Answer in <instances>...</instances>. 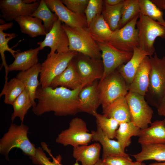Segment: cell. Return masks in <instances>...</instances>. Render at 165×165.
Here are the masks:
<instances>
[{
	"mask_svg": "<svg viewBox=\"0 0 165 165\" xmlns=\"http://www.w3.org/2000/svg\"><path fill=\"white\" fill-rule=\"evenodd\" d=\"M29 127L21 123L20 125L14 123L10 124L8 131L0 140V153L8 159V154L14 148L21 149L24 154L30 159L35 155L37 148L29 140L27 133Z\"/></svg>",
	"mask_w": 165,
	"mask_h": 165,
	"instance_id": "cell-2",
	"label": "cell"
},
{
	"mask_svg": "<svg viewBox=\"0 0 165 165\" xmlns=\"http://www.w3.org/2000/svg\"><path fill=\"white\" fill-rule=\"evenodd\" d=\"M131 165H146L145 163L143 162L136 161L133 162Z\"/></svg>",
	"mask_w": 165,
	"mask_h": 165,
	"instance_id": "cell-46",
	"label": "cell"
},
{
	"mask_svg": "<svg viewBox=\"0 0 165 165\" xmlns=\"http://www.w3.org/2000/svg\"><path fill=\"white\" fill-rule=\"evenodd\" d=\"M14 21L19 25L23 33L34 38L47 33L42 21L40 19L30 16H22L17 17Z\"/></svg>",
	"mask_w": 165,
	"mask_h": 165,
	"instance_id": "cell-26",
	"label": "cell"
},
{
	"mask_svg": "<svg viewBox=\"0 0 165 165\" xmlns=\"http://www.w3.org/2000/svg\"><path fill=\"white\" fill-rule=\"evenodd\" d=\"M87 28L90 34L96 42H107L113 32L101 14L96 16L87 27Z\"/></svg>",
	"mask_w": 165,
	"mask_h": 165,
	"instance_id": "cell-28",
	"label": "cell"
},
{
	"mask_svg": "<svg viewBox=\"0 0 165 165\" xmlns=\"http://www.w3.org/2000/svg\"><path fill=\"white\" fill-rule=\"evenodd\" d=\"M129 85L117 69L100 80L98 87L102 108L110 104L129 91Z\"/></svg>",
	"mask_w": 165,
	"mask_h": 165,
	"instance_id": "cell-5",
	"label": "cell"
},
{
	"mask_svg": "<svg viewBox=\"0 0 165 165\" xmlns=\"http://www.w3.org/2000/svg\"><path fill=\"white\" fill-rule=\"evenodd\" d=\"M121 13V19L118 29L123 27L140 14L138 0H124Z\"/></svg>",
	"mask_w": 165,
	"mask_h": 165,
	"instance_id": "cell-36",
	"label": "cell"
},
{
	"mask_svg": "<svg viewBox=\"0 0 165 165\" xmlns=\"http://www.w3.org/2000/svg\"><path fill=\"white\" fill-rule=\"evenodd\" d=\"M141 150L132 156L136 161L149 160L165 162V143L141 145Z\"/></svg>",
	"mask_w": 165,
	"mask_h": 165,
	"instance_id": "cell-27",
	"label": "cell"
},
{
	"mask_svg": "<svg viewBox=\"0 0 165 165\" xmlns=\"http://www.w3.org/2000/svg\"><path fill=\"white\" fill-rule=\"evenodd\" d=\"M6 24L5 20L1 18L0 19V25H3Z\"/></svg>",
	"mask_w": 165,
	"mask_h": 165,
	"instance_id": "cell-49",
	"label": "cell"
},
{
	"mask_svg": "<svg viewBox=\"0 0 165 165\" xmlns=\"http://www.w3.org/2000/svg\"><path fill=\"white\" fill-rule=\"evenodd\" d=\"M51 11L58 16L62 23L72 28L87 27L85 14H76L68 9L61 0H44Z\"/></svg>",
	"mask_w": 165,
	"mask_h": 165,
	"instance_id": "cell-15",
	"label": "cell"
},
{
	"mask_svg": "<svg viewBox=\"0 0 165 165\" xmlns=\"http://www.w3.org/2000/svg\"><path fill=\"white\" fill-rule=\"evenodd\" d=\"M60 165H62L61 164ZM73 165H79L78 161H76L74 163Z\"/></svg>",
	"mask_w": 165,
	"mask_h": 165,
	"instance_id": "cell-50",
	"label": "cell"
},
{
	"mask_svg": "<svg viewBox=\"0 0 165 165\" xmlns=\"http://www.w3.org/2000/svg\"><path fill=\"white\" fill-rule=\"evenodd\" d=\"M101 159L104 165H131L133 162L128 154L112 155Z\"/></svg>",
	"mask_w": 165,
	"mask_h": 165,
	"instance_id": "cell-41",
	"label": "cell"
},
{
	"mask_svg": "<svg viewBox=\"0 0 165 165\" xmlns=\"http://www.w3.org/2000/svg\"><path fill=\"white\" fill-rule=\"evenodd\" d=\"M160 10H165V0H151Z\"/></svg>",
	"mask_w": 165,
	"mask_h": 165,
	"instance_id": "cell-43",
	"label": "cell"
},
{
	"mask_svg": "<svg viewBox=\"0 0 165 165\" xmlns=\"http://www.w3.org/2000/svg\"><path fill=\"white\" fill-rule=\"evenodd\" d=\"M153 55L149 56L151 68L146 95L149 102L156 107L165 91V56L160 58L156 53Z\"/></svg>",
	"mask_w": 165,
	"mask_h": 165,
	"instance_id": "cell-7",
	"label": "cell"
},
{
	"mask_svg": "<svg viewBox=\"0 0 165 165\" xmlns=\"http://www.w3.org/2000/svg\"><path fill=\"white\" fill-rule=\"evenodd\" d=\"M141 130V129L131 121L119 123L116 132L115 138L124 151L131 144V137H139Z\"/></svg>",
	"mask_w": 165,
	"mask_h": 165,
	"instance_id": "cell-29",
	"label": "cell"
},
{
	"mask_svg": "<svg viewBox=\"0 0 165 165\" xmlns=\"http://www.w3.org/2000/svg\"><path fill=\"white\" fill-rule=\"evenodd\" d=\"M83 87L102 78L104 67L101 59H95L78 53L72 59Z\"/></svg>",
	"mask_w": 165,
	"mask_h": 165,
	"instance_id": "cell-9",
	"label": "cell"
},
{
	"mask_svg": "<svg viewBox=\"0 0 165 165\" xmlns=\"http://www.w3.org/2000/svg\"><path fill=\"white\" fill-rule=\"evenodd\" d=\"M140 13L165 27L162 12L150 0H138Z\"/></svg>",
	"mask_w": 165,
	"mask_h": 165,
	"instance_id": "cell-38",
	"label": "cell"
},
{
	"mask_svg": "<svg viewBox=\"0 0 165 165\" xmlns=\"http://www.w3.org/2000/svg\"><path fill=\"white\" fill-rule=\"evenodd\" d=\"M89 132L84 121L75 117L71 120L68 128L58 135L56 141L64 146L70 145L75 147L88 145L92 139V134Z\"/></svg>",
	"mask_w": 165,
	"mask_h": 165,
	"instance_id": "cell-8",
	"label": "cell"
},
{
	"mask_svg": "<svg viewBox=\"0 0 165 165\" xmlns=\"http://www.w3.org/2000/svg\"><path fill=\"white\" fill-rule=\"evenodd\" d=\"M78 53L69 51L63 53H55L41 64L39 82L42 87H50L52 80L61 74Z\"/></svg>",
	"mask_w": 165,
	"mask_h": 165,
	"instance_id": "cell-6",
	"label": "cell"
},
{
	"mask_svg": "<svg viewBox=\"0 0 165 165\" xmlns=\"http://www.w3.org/2000/svg\"><path fill=\"white\" fill-rule=\"evenodd\" d=\"M151 68L148 56L143 60L138 69L131 83L129 86V91L145 96L147 92Z\"/></svg>",
	"mask_w": 165,
	"mask_h": 165,
	"instance_id": "cell-17",
	"label": "cell"
},
{
	"mask_svg": "<svg viewBox=\"0 0 165 165\" xmlns=\"http://www.w3.org/2000/svg\"><path fill=\"white\" fill-rule=\"evenodd\" d=\"M98 80L83 87L79 94L80 102V112L93 116L96 113L101 105L98 90Z\"/></svg>",
	"mask_w": 165,
	"mask_h": 165,
	"instance_id": "cell-16",
	"label": "cell"
},
{
	"mask_svg": "<svg viewBox=\"0 0 165 165\" xmlns=\"http://www.w3.org/2000/svg\"><path fill=\"white\" fill-rule=\"evenodd\" d=\"M41 67V64L38 63L26 71H20L16 77L23 83L28 91L33 104V108L37 104L35 101V93L38 87L40 86L38 76L40 72Z\"/></svg>",
	"mask_w": 165,
	"mask_h": 165,
	"instance_id": "cell-22",
	"label": "cell"
},
{
	"mask_svg": "<svg viewBox=\"0 0 165 165\" xmlns=\"http://www.w3.org/2000/svg\"><path fill=\"white\" fill-rule=\"evenodd\" d=\"M36 0H23L24 3L27 4H31L36 2Z\"/></svg>",
	"mask_w": 165,
	"mask_h": 165,
	"instance_id": "cell-45",
	"label": "cell"
},
{
	"mask_svg": "<svg viewBox=\"0 0 165 165\" xmlns=\"http://www.w3.org/2000/svg\"><path fill=\"white\" fill-rule=\"evenodd\" d=\"M94 116L96 118L97 124L99 126L104 134L110 139H113L115 138L116 132L119 123L116 119L108 117L104 114L97 112Z\"/></svg>",
	"mask_w": 165,
	"mask_h": 165,
	"instance_id": "cell-37",
	"label": "cell"
},
{
	"mask_svg": "<svg viewBox=\"0 0 165 165\" xmlns=\"http://www.w3.org/2000/svg\"><path fill=\"white\" fill-rule=\"evenodd\" d=\"M37 44L39 45L40 50L46 47H50V51L47 57L50 56L56 51L63 53L69 51L68 38L62 27V23L58 19L57 20L44 40L38 42Z\"/></svg>",
	"mask_w": 165,
	"mask_h": 165,
	"instance_id": "cell-13",
	"label": "cell"
},
{
	"mask_svg": "<svg viewBox=\"0 0 165 165\" xmlns=\"http://www.w3.org/2000/svg\"><path fill=\"white\" fill-rule=\"evenodd\" d=\"M101 145L98 142L73 147L72 156L82 165H95L100 159Z\"/></svg>",
	"mask_w": 165,
	"mask_h": 165,
	"instance_id": "cell-21",
	"label": "cell"
},
{
	"mask_svg": "<svg viewBox=\"0 0 165 165\" xmlns=\"http://www.w3.org/2000/svg\"><path fill=\"white\" fill-rule=\"evenodd\" d=\"M138 141L141 145L165 143V119L152 122L150 126L141 129Z\"/></svg>",
	"mask_w": 165,
	"mask_h": 165,
	"instance_id": "cell-18",
	"label": "cell"
},
{
	"mask_svg": "<svg viewBox=\"0 0 165 165\" xmlns=\"http://www.w3.org/2000/svg\"><path fill=\"white\" fill-rule=\"evenodd\" d=\"M139 14L122 28L113 31L107 42L121 51L133 53L134 49L139 48L138 31L136 28Z\"/></svg>",
	"mask_w": 165,
	"mask_h": 165,
	"instance_id": "cell-10",
	"label": "cell"
},
{
	"mask_svg": "<svg viewBox=\"0 0 165 165\" xmlns=\"http://www.w3.org/2000/svg\"><path fill=\"white\" fill-rule=\"evenodd\" d=\"M144 96L128 92L125 96L131 116V121L141 129L148 127L152 123L153 111L146 101Z\"/></svg>",
	"mask_w": 165,
	"mask_h": 165,
	"instance_id": "cell-11",
	"label": "cell"
},
{
	"mask_svg": "<svg viewBox=\"0 0 165 165\" xmlns=\"http://www.w3.org/2000/svg\"><path fill=\"white\" fill-rule=\"evenodd\" d=\"M4 31V29L0 27V54L2 61L0 70L3 66L4 67L5 71L4 85H6L8 82V76L9 72L8 70V65L6 63L5 52L6 51L9 52L14 57L15 54L20 51L19 50L15 51L9 46L8 43L9 41L16 37V34L14 33H5L3 32Z\"/></svg>",
	"mask_w": 165,
	"mask_h": 165,
	"instance_id": "cell-32",
	"label": "cell"
},
{
	"mask_svg": "<svg viewBox=\"0 0 165 165\" xmlns=\"http://www.w3.org/2000/svg\"><path fill=\"white\" fill-rule=\"evenodd\" d=\"M25 89L23 83L16 78H14L4 86L0 94V97L4 95V102L7 104L13 105L15 100Z\"/></svg>",
	"mask_w": 165,
	"mask_h": 165,
	"instance_id": "cell-31",
	"label": "cell"
},
{
	"mask_svg": "<svg viewBox=\"0 0 165 165\" xmlns=\"http://www.w3.org/2000/svg\"><path fill=\"white\" fill-rule=\"evenodd\" d=\"M68 36L69 50L81 53L95 59H101V53L96 42L87 27L72 28L62 23Z\"/></svg>",
	"mask_w": 165,
	"mask_h": 165,
	"instance_id": "cell-3",
	"label": "cell"
},
{
	"mask_svg": "<svg viewBox=\"0 0 165 165\" xmlns=\"http://www.w3.org/2000/svg\"><path fill=\"white\" fill-rule=\"evenodd\" d=\"M59 86L72 90L83 87L72 60L66 69L52 80L50 87L54 88Z\"/></svg>",
	"mask_w": 165,
	"mask_h": 165,
	"instance_id": "cell-19",
	"label": "cell"
},
{
	"mask_svg": "<svg viewBox=\"0 0 165 165\" xmlns=\"http://www.w3.org/2000/svg\"><path fill=\"white\" fill-rule=\"evenodd\" d=\"M102 113L119 123L131 121L129 106L125 96L117 98L107 106L102 108Z\"/></svg>",
	"mask_w": 165,
	"mask_h": 165,
	"instance_id": "cell-24",
	"label": "cell"
},
{
	"mask_svg": "<svg viewBox=\"0 0 165 165\" xmlns=\"http://www.w3.org/2000/svg\"><path fill=\"white\" fill-rule=\"evenodd\" d=\"M159 115L165 116V91L156 107Z\"/></svg>",
	"mask_w": 165,
	"mask_h": 165,
	"instance_id": "cell-42",
	"label": "cell"
},
{
	"mask_svg": "<svg viewBox=\"0 0 165 165\" xmlns=\"http://www.w3.org/2000/svg\"><path fill=\"white\" fill-rule=\"evenodd\" d=\"M38 18L43 22L47 33L52 28L54 23L58 19L57 16L52 12L44 0H41L38 7L31 16Z\"/></svg>",
	"mask_w": 165,
	"mask_h": 165,
	"instance_id": "cell-34",
	"label": "cell"
},
{
	"mask_svg": "<svg viewBox=\"0 0 165 165\" xmlns=\"http://www.w3.org/2000/svg\"><path fill=\"white\" fill-rule=\"evenodd\" d=\"M139 18L136 23L139 48L152 56L155 53L156 39H165V27L140 13Z\"/></svg>",
	"mask_w": 165,
	"mask_h": 165,
	"instance_id": "cell-4",
	"label": "cell"
},
{
	"mask_svg": "<svg viewBox=\"0 0 165 165\" xmlns=\"http://www.w3.org/2000/svg\"><path fill=\"white\" fill-rule=\"evenodd\" d=\"M61 1L73 12L82 15L84 14L89 0H61Z\"/></svg>",
	"mask_w": 165,
	"mask_h": 165,
	"instance_id": "cell-40",
	"label": "cell"
},
{
	"mask_svg": "<svg viewBox=\"0 0 165 165\" xmlns=\"http://www.w3.org/2000/svg\"><path fill=\"white\" fill-rule=\"evenodd\" d=\"M12 106L13 112L11 119L13 122L18 117L19 118L21 123H23L28 110L33 106L28 91L26 88L15 100Z\"/></svg>",
	"mask_w": 165,
	"mask_h": 165,
	"instance_id": "cell-30",
	"label": "cell"
},
{
	"mask_svg": "<svg viewBox=\"0 0 165 165\" xmlns=\"http://www.w3.org/2000/svg\"><path fill=\"white\" fill-rule=\"evenodd\" d=\"M164 117V119H165V116Z\"/></svg>",
	"mask_w": 165,
	"mask_h": 165,
	"instance_id": "cell-51",
	"label": "cell"
},
{
	"mask_svg": "<svg viewBox=\"0 0 165 165\" xmlns=\"http://www.w3.org/2000/svg\"><path fill=\"white\" fill-rule=\"evenodd\" d=\"M83 87L72 90L62 86L53 88L39 86L35 93L38 103L32 112L37 116L51 112L58 116L75 115L80 112L79 94Z\"/></svg>",
	"mask_w": 165,
	"mask_h": 165,
	"instance_id": "cell-1",
	"label": "cell"
},
{
	"mask_svg": "<svg viewBox=\"0 0 165 165\" xmlns=\"http://www.w3.org/2000/svg\"><path fill=\"white\" fill-rule=\"evenodd\" d=\"M104 4V0H89L84 12L87 20V27L96 16L101 14Z\"/></svg>",
	"mask_w": 165,
	"mask_h": 165,
	"instance_id": "cell-39",
	"label": "cell"
},
{
	"mask_svg": "<svg viewBox=\"0 0 165 165\" xmlns=\"http://www.w3.org/2000/svg\"><path fill=\"white\" fill-rule=\"evenodd\" d=\"M41 145L43 149L37 148L35 156L31 159L33 163L39 165H60L61 156L59 155L54 157L45 142H42Z\"/></svg>",
	"mask_w": 165,
	"mask_h": 165,
	"instance_id": "cell-35",
	"label": "cell"
},
{
	"mask_svg": "<svg viewBox=\"0 0 165 165\" xmlns=\"http://www.w3.org/2000/svg\"><path fill=\"white\" fill-rule=\"evenodd\" d=\"M123 0H104L105 5L110 6L118 5L123 2Z\"/></svg>",
	"mask_w": 165,
	"mask_h": 165,
	"instance_id": "cell-44",
	"label": "cell"
},
{
	"mask_svg": "<svg viewBox=\"0 0 165 165\" xmlns=\"http://www.w3.org/2000/svg\"><path fill=\"white\" fill-rule=\"evenodd\" d=\"M123 2L114 6L104 4L105 6L103 7L101 14L104 20L112 31L119 28L121 19V11Z\"/></svg>",
	"mask_w": 165,
	"mask_h": 165,
	"instance_id": "cell-33",
	"label": "cell"
},
{
	"mask_svg": "<svg viewBox=\"0 0 165 165\" xmlns=\"http://www.w3.org/2000/svg\"><path fill=\"white\" fill-rule=\"evenodd\" d=\"M39 46L31 48L23 52L19 51L15 54L14 60L8 65L9 72L13 71H24L30 68L38 62Z\"/></svg>",
	"mask_w": 165,
	"mask_h": 165,
	"instance_id": "cell-20",
	"label": "cell"
},
{
	"mask_svg": "<svg viewBox=\"0 0 165 165\" xmlns=\"http://www.w3.org/2000/svg\"><path fill=\"white\" fill-rule=\"evenodd\" d=\"M148 165H165V162L162 163L156 162L151 163L149 164Z\"/></svg>",
	"mask_w": 165,
	"mask_h": 165,
	"instance_id": "cell-47",
	"label": "cell"
},
{
	"mask_svg": "<svg viewBox=\"0 0 165 165\" xmlns=\"http://www.w3.org/2000/svg\"><path fill=\"white\" fill-rule=\"evenodd\" d=\"M91 133L92 134V141L99 142L102 146V159L112 155H127L122 149L118 141L106 136L97 125L96 130H92Z\"/></svg>",
	"mask_w": 165,
	"mask_h": 165,
	"instance_id": "cell-23",
	"label": "cell"
},
{
	"mask_svg": "<svg viewBox=\"0 0 165 165\" xmlns=\"http://www.w3.org/2000/svg\"><path fill=\"white\" fill-rule=\"evenodd\" d=\"M149 53L135 48L131 58L125 64H122L117 69L129 85L132 82L134 75L144 58L151 56Z\"/></svg>",
	"mask_w": 165,
	"mask_h": 165,
	"instance_id": "cell-25",
	"label": "cell"
},
{
	"mask_svg": "<svg viewBox=\"0 0 165 165\" xmlns=\"http://www.w3.org/2000/svg\"><path fill=\"white\" fill-rule=\"evenodd\" d=\"M95 165H104L102 162L101 159H100L99 161L95 164Z\"/></svg>",
	"mask_w": 165,
	"mask_h": 165,
	"instance_id": "cell-48",
	"label": "cell"
},
{
	"mask_svg": "<svg viewBox=\"0 0 165 165\" xmlns=\"http://www.w3.org/2000/svg\"><path fill=\"white\" fill-rule=\"evenodd\" d=\"M101 53L104 72L101 80L132 57L133 53L120 50L106 42H96Z\"/></svg>",
	"mask_w": 165,
	"mask_h": 165,
	"instance_id": "cell-12",
	"label": "cell"
},
{
	"mask_svg": "<svg viewBox=\"0 0 165 165\" xmlns=\"http://www.w3.org/2000/svg\"><path fill=\"white\" fill-rule=\"evenodd\" d=\"M40 0L31 4H26L23 0H0V17L11 22L17 17L31 16L38 7Z\"/></svg>",
	"mask_w": 165,
	"mask_h": 165,
	"instance_id": "cell-14",
	"label": "cell"
}]
</instances>
